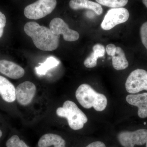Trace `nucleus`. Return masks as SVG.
<instances>
[{
	"label": "nucleus",
	"mask_w": 147,
	"mask_h": 147,
	"mask_svg": "<svg viewBox=\"0 0 147 147\" xmlns=\"http://www.w3.org/2000/svg\"><path fill=\"white\" fill-rule=\"evenodd\" d=\"M0 72L11 79H20L25 74L23 67L13 62L2 60H0Z\"/></svg>",
	"instance_id": "obj_10"
},
{
	"label": "nucleus",
	"mask_w": 147,
	"mask_h": 147,
	"mask_svg": "<svg viewBox=\"0 0 147 147\" xmlns=\"http://www.w3.org/2000/svg\"><path fill=\"white\" fill-rule=\"evenodd\" d=\"M117 138L123 147L143 146L146 144L147 141V129H141L132 131H121L118 134Z\"/></svg>",
	"instance_id": "obj_6"
},
{
	"label": "nucleus",
	"mask_w": 147,
	"mask_h": 147,
	"mask_svg": "<svg viewBox=\"0 0 147 147\" xmlns=\"http://www.w3.org/2000/svg\"><path fill=\"white\" fill-rule=\"evenodd\" d=\"M36 91V86L32 82L26 81L19 84L16 88L17 102L23 106L28 105L33 99Z\"/></svg>",
	"instance_id": "obj_9"
},
{
	"label": "nucleus",
	"mask_w": 147,
	"mask_h": 147,
	"mask_svg": "<svg viewBox=\"0 0 147 147\" xmlns=\"http://www.w3.org/2000/svg\"><path fill=\"white\" fill-rule=\"evenodd\" d=\"M86 147H106L103 142L100 141H96L91 143Z\"/></svg>",
	"instance_id": "obj_24"
},
{
	"label": "nucleus",
	"mask_w": 147,
	"mask_h": 147,
	"mask_svg": "<svg viewBox=\"0 0 147 147\" xmlns=\"http://www.w3.org/2000/svg\"><path fill=\"white\" fill-rule=\"evenodd\" d=\"M129 16V12L126 8L120 7L111 9L105 14L101 23V28L105 30H109L117 25L126 22Z\"/></svg>",
	"instance_id": "obj_7"
},
{
	"label": "nucleus",
	"mask_w": 147,
	"mask_h": 147,
	"mask_svg": "<svg viewBox=\"0 0 147 147\" xmlns=\"http://www.w3.org/2000/svg\"><path fill=\"white\" fill-rule=\"evenodd\" d=\"M75 96L80 105L86 109L93 107L96 111L101 112L105 110L108 103L106 96L96 92L88 84L80 85Z\"/></svg>",
	"instance_id": "obj_2"
},
{
	"label": "nucleus",
	"mask_w": 147,
	"mask_h": 147,
	"mask_svg": "<svg viewBox=\"0 0 147 147\" xmlns=\"http://www.w3.org/2000/svg\"><path fill=\"white\" fill-rule=\"evenodd\" d=\"M98 59V58L95 56L94 53L92 52L84 61V65L88 68H92L95 67L97 65Z\"/></svg>",
	"instance_id": "obj_19"
},
{
	"label": "nucleus",
	"mask_w": 147,
	"mask_h": 147,
	"mask_svg": "<svg viewBox=\"0 0 147 147\" xmlns=\"http://www.w3.org/2000/svg\"><path fill=\"white\" fill-rule=\"evenodd\" d=\"M112 57L113 67L116 70H123L128 67V61L124 52L120 47H116L115 53Z\"/></svg>",
	"instance_id": "obj_15"
},
{
	"label": "nucleus",
	"mask_w": 147,
	"mask_h": 147,
	"mask_svg": "<svg viewBox=\"0 0 147 147\" xmlns=\"http://www.w3.org/2000/svg\"><path fill=\"white\" fill-rule=\"evenodd\" d=\"M57 5L56 0H37L25 7L24 15L30 19H40L52 13Z\"/></svg>",
	"instance_id": "obj_4"
},
{
	"label": "nucleus",
	"mask_w": 147,
	"mask_h": 147,
	"mask_svg": "<svg viewBox=\"0 0 147 147\" xmlns=\"http://www.w3.org/2000/svg\"><path fill=\"white\" fill-rule=\"evenodd\" d=\"M69 6L74 10L83 9H91L98 15H101L103 12L100 4L89 0H71L69 2Z\"/></svg>",
	"instance_id": "obj_14"
},
{
	"label": "nucleus",
	"mask_w": 147,
	"mask_h": 147,
	"mask_svg": "<svg viewBox=\"0 0 147 147\" xmlns=\"http://www.w3.org/2000/svg\"><path fill=\"white\" fill-rule=\"evenodd\" d=\"M145 145H146V147H147V141L146 143V144Z\"/></svg>",
	"instance_id": "obj_27"
},
{
	"label": "nucleus",
	"mask_w": 147,
	"mask_h": 147,
	"mask_svg": "<svg viewBox=\"0 0 147 147\" xmlns=\"http://www.w3.org/2000/svg\"><path fill=\"white\" fill-rule=\"evenodd\" d=\"M24 30L39 50L52 51L58 48L60 36L54 34L50 28L40 26L36 22H29L24 26Z\"/></svg>",
	"instance_id": "obj_1"
},
{
	"label": "nucleus",
	"mask_w": 147,
	"mask_h": 147,
	"mask_svg": "<svg viewBox=\"0 0 147 147\" xmlns=\"http://www.w3.org/2000/svg\"><path fill=\"white\" fill-rule=\"evenodd\" d=\"M6 147H29L24 140L20 139L18 135H13L6 143Z\"/></svg>",
	"instance_id": "obj_18"
},
{
	"label": "nucleus",
	"mask_w": 147,
	"mask_h": 147,
	"mask_svg": "<svg viewBox=\"0 0 147 147\" xmlns=\"http://www.w3.org/2000/svg\"><path fill=\"white\" fill-rule=\"evenodd\" d=\"M56 113L59 117L66 119L69 127L74 130L82 129L88 121L86 115L71 100L64 102L62 107L57 109Z\"/></svg>",
	"instance_id": "obj_3"
},
{
	"label": "nucleus",
	"mask_w": 147,
	"mask_h": 147,
	"mask_svg": "<svg viewBox=\"0 0 147 147\" xmlns=\"http://www.w3.org/2000/svg\"><path fill=\"white\" fill-rule=\"evenodd\" d=\"M140 36L142 43L147 50V22L144 23L141 27Z\"/></svg>",
	"instance_id": "obj_20"
},
{
	"label": "nucleus",
	"mask_w": 147,
	"mask_h": 147,
	"mask_svg": "<svg viewBox=\"0 0 147 147\" xmlns=\"http://www.w3.org/2000/svg\"><path fill=\"white\" fill-rule=\"evenodd\" d=\"M105 50L107 54L109 56H113L115 55L116 51V47L115 45L113 44H109L107 45L105 47Z\"/></svg>",
	"instance_id": "obj_23"
},
{
	"label": "nucleus",
	"mask_w": 147,
	"mask_h": 147,
	"mask_svg": "<svg viewBox=\"0 0 147 147\" xmlns=\"http://www.w3.org/2000/svg\"><path fill=\"white\" fill-rule=\"evenodd\" d=\"M125 88L131 94L147 91V71L142 69L132 71L127 79Z\"/></svg>",
	"instance_id": "obj_5"
},
{
	"label": "nucleus",
	"mask_w": 147,
	"mask_h": 147,
	"mask_svg": "<svg viewBox=\"0 0 147 147\" xmlns=\"http://www.w3.org/2000/svg\"><path fill=\"white\" fill-rule=\"evenodd\" d=\"M50 29L54 34L58 36L62 34L66 41L72 42L79 39V33L69 29L67 24L61 18H53L50 22Z\"/></svg>",
	"instance_id": "obj_8"
},
{
	"label": "nucleus",
	"mask_w": 147,
	"mask_h": 147,
	"mask_svg": "<svg viewBox=\"0 0 147 147\" xmlns=\"http://www.w3.org/2000/svg\"><path fill=\"white\" fill-rule=\"evenodd\" d=\"M126 100L129 104L138 108V115L139 117H147V92L128 95Z\"/></svg>",
	"instance_id": "obj_11"
},
{
	"label": "nucleus",
	"mask_w": 147,
	"mask_h": 147,
	"mask_svg": "<svg viewBox=\"0 0 147 147\" xmlns=\"http://www.w3.org/2000/svg\"><path fill=\"white\" fill-rule=\"evenodd\" d=\"M38 147H66V142L61 136L53 133L42 135L38 143Z\"/></svg>",
	"instance_id": "obj_13"
},
{
	"label": "nucleus",
	"mask_w": 147,
	"mask_h": 147,
	"mask_svg": "<svg viewBox=\"0 0 147 147\" xmlns=\"http://www.w3.org/2000/svg\"><path fill=\"white\" fill-rule=\"evenodd\" d=\"M142 1H143V4L146 6V7L147 8V0H142Z\"/></svg>",
	"instance_id": "obj_25"
},
{
	"label": "nucleus",
	"mask_w": 147,
	"mask_h": 147,
	"mask_svg": "<svg viewBox=\"0 0 147 147\" xmlns=\"http://www.w3.org/2000/svg\"><path fill=\"white\" fill-rule=\"evenodd\" d=\"M59 64V61L53 57L47 58L44 63H40V65L35 67L36 73L38 75H44L48 70L56 67Z\"/></svg>",
	"instance_id": "obj_16"
},
{
	"label": "nucleus",
	"mask_w": 147,
	"mask_h": 147,
	"mask_svg": "<svg viewBox=\"0 0 147 147\" xmlns=\"http://www.w3.org/2000/svg\"><path fill=\"white\" fill-rule=\"evenodd\" d=\"M92 49L93 50V52L94 53L95 56L97 58L101 57L105 55V47L101 44H96L93 46Z\"/></svg>",
	"instance_id": "obj_21"
},
{
	"label": "nucleus",
	"mask_w": 147,
	"mask_h": 147,
	"mask_svg": "<svg viewBox=\"0 0 147 147\" xmlns=\"http://www.w3.org/2000/svg\"><path fill=\"white\" fill-rule=\"evenodd\" d=\"M6 23V18L5 15L0 11V38L1 37L3 33L4 28Z\"/></svg>",
	"instance_id": "obj_22"
},
{
	"label": "nucleus",
	"mask_w": 147,
	"mask_h": 147,
	"mask_svg": "<svg viewBox=\"0 0 147 147\" xmlns=\"http://www.w3.org/2000/svg\"><path fill=\"white\" fill-rule=\"evenodd\" d=\"M0 95L7 102H13L16 99V88L13 84L1 76H0Z\"/></svg>",
	"instance_id": "obj_12"
},
{
	"label": "nucleus",
	"mask_w": 147,
	"mask_h": 147,
	"mask_svg": "<svg viewBox=\"0 0 147 147\" xmlns=\"http://www.w3.org/2000/svg\"><path fill=\"white\" fill-rule=\"evenodd\" d=\"M3 133L2 131L0 129V138L2 136Z\"/></svg>",
	"instance_id": "obj_26"
},
{
	"label": "nucleus",
	"mask_w": 147,
	"mask_h": 147,
	"mask_svg": "<svg viewBox=\"0 0 147 147\" xmlns=\"http://www.w3.org/2000/svg\"><path fill=\"white\" fill-rule=\"evenodd\" d=\"M128 0H96L101 5L113 8H120L125 6L128 3Z\"/></svg>",
	"instance_id": "obj_17"
}]
</instances>
